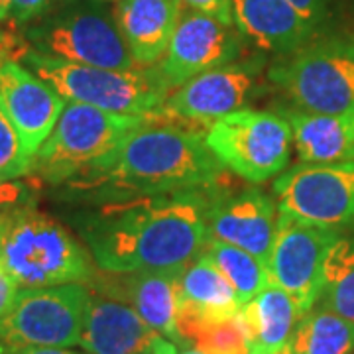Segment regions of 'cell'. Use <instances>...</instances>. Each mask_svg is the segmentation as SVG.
<instances>
[{
	"mask_svg": "<svg viewBox=\"0 0 354 354\" xmlns=\"http://www.w3.org/2000/svg\"><path fill=\"white\" fill-rule=\"evenodd\" d=\"M10 8H12V0H0V22L10 18Z\"/></svg>",
	"mask_w": 354,
	"mask_h": 354,
	"instance_id": "836d02e7",
	"label": "cell"
},
{
	"mask_svg": "<svg viewBox=\"0 0 354 354\" xmlns=\"http://www.w3.org/2000/svg\"><path fill=\"white\" fill-rule=\"evenodd\" d=\"M230 4L242 36L279 55L304 48L319 28L288 0H230Z\"/></svg>",
	"mask_w": 354,
	"mask_h": 354,
	"instance_id": "d6986e66",
	"label": "cell"
},
{
	"mask_svg": "<svg viewBox=\"0 0 354 354\" xmlns=\"http://www.w3.org/2000/svg\"><path fill=\"white\" fill-rule=\"evenodd\" d=\"M114 18L138 67H152L174 38L183 0H116Z\"/></svg>",
	"mask_w": 354,
	"mask_h": 354,
	"instance_id": "ffe728a7",
	"label": "cell"
},
{
	"mask_svg": "<svg viewBox=\"0 0 354 354\" xmlns=\"http://www.w3.org/2000/svg\"><path fill=\"white\" fill-rule=\"evenodd\" d=\"M203 252L211 258V262L230 283L241 305L248 304L270 283L264 262L234 244L209 239Z\"/></svg>",
	"mask_w": 354,
	"mask_h": 354,
	"instance_id": "d4e9b609",
	"label": "cell"
},
{
	"mask_svg": "<svg viewBox=\"0 0 354 354\" xmlns=\"http://www.w3.org/2000/svg\"><path fill=\"white\" fill-rule=\"evenodd\" d=\"M260 62H230L193 77L167 95L160 118L207 130L216 118L241 111L254 99L260 88Z\"/></svg>",
	"mask_w": 354,
	"mask_h": 354,
	"instance_id": "7c38bea8",
	"label": "cell"
},
{
	"mask_svg": "<svg viewBox=\"0 0 354 354\" xmlns=\"http://www.w3.org/2000/svg\"><path fill=\"white\" fill-rule=\"evenodd\" d=\"M183 4L189 6L191 10L213 16L216 20H221L223 24L234 26L230 0H183Z\"/></svg>",
	"mask_w": 354,
	"mask_h": 354,
	"instance_id": "f546056e",
	"label": "cell"
},
{
	"mask_svg": "<svg viewBox=\"0 0 354 354\" xmlns=\"http://www.w3.org/2000/svg\"><path fill=\"white\" fill-rule=\"evenodd\" d=\"M317 305L354 323V236L342 234L330 246Z\"/></svg>",
	"mask_w": 354,
	"mask_h": 354,
	"instance_id": "cb8c5ba5",
	"label": "cell"
},
{
	"mask_svg": "<svg viewBox=\"0 0 354 354\" xmlns=\"http://www.w3.org/2000/svg\"><path fill=\"white\" fill-rule=\"evenodd\" d=\"M153 118L106 113L67 101L57 124L32 160V174L50 185H65Z\"/></svg>",
	"mask_w": 354,
	"mask_h": 354,
	"instance_id": "52a82bcc",
	"label": "cell"
},
{
	"mask_svg": "<svg viewBox=\"0 0 354 354\" xmlns=\"http://www.w3.org/2000/svg\"><path fill=\"white\" fill-rule=\"evenodd\" d=\"M4 354H87L59 346H4Z\"/></svg>",
	"mask_w": 354,
	"mask_h": 354,
	"instance_id": "d6a6232c",
	"label": "cell"
},
{
	"mask_svg": "<svg viewBox=\"0 0 354 354\" xmlns=\"http://www.w3.org/2000/svg\"><path fill=\"white\" fill-rule=\"evenodd\" d=\"M0 264L22 290L93 283L97 274L87 246L36 207H26L0 223Z\"/></svg>",
	"mask_w": 354,
	"mask_h": 354,
	"instance_id": "3957f363",
	"label": "cell"
},
{
	"mask_svg": "<svg viewBox=\"0 0 354 354\" xmlns=\"http://www.w3.org/2000/svg\"><path fill=\"white\" fill-rule=\"evenodd\" d=\"M36 205V189L20 179H0V223L8 216Z\"/></svg>",
	"mask_w": 354,
	"mask_h": 354,
	"instance_id": "83f0119b",
	"label": "cell"
},
{
	"mask_svg": "<svg viewBox=\"0 0 354 354\" xmlns=\"http://www.w3.org/2000/svg\"><path fill=\"white\" fill-rule=\"evenodd\" d=\"M20 64L55 88L65 101L81 102L106 113L158 116L169 91L152 67L116 71L55 59L26 46Z\"/></svg>",
	"mask_w": 354,
	"mask_h": 354,
	"instance_id": "277c9868",
	"label": "cell"
},
{
	"mask_svg": "<svg viewBox=\"0 0 354 354\" xmlns=\"http://www.w3.org/2000/svg\"><path fill=\"white\" fill-rule=\"evenodd\" d=\"M65 185L88 203L211 193L225 187V167L197 130L158 114Z\"/></svg>",
	"mask_w": 354,
	"mask_h": 354,
	"instance_id": "7a4b0ae2",
	"label": "cell"
},
{
	"mask_svg": "<svg viewBox=\"0 0 354 354\" xmlns=\"http://www.w3.org/2000/svg\"><path fill=\"white\" fill-rule=\"evenodd\" d=\"M241 36L239 28L189 8L181 14L164 57L152 65L153 73L171 93L193 77L234 62L242 48Z\"/></svg>",
	"mask_w": 354,
	"mask_h": 354,
	"instance_id": "4fadbf2b",
	"label": "cell"
},
{
	"mask_svg": "<svg viewBox=\"0 0 354 354\" xmlns=\"http://www.w3.org/2000/svg\"><path fill=\"white\" fill-rule=\"evenodd\" d=\"M279 114L290 122L301 164L354 162V116L305 113L299 109H283Z\"/></svg>",
	"mask_w": 354,
	"mask_h": 354,
	"instance_id": "44dd1931",
	"label": "cell"
},
{
	"mask_svg": "<svg viewBox=\"0 0 354 354\" xmlns=\"http://www.w3.org/2000/svg\"><path fill=\"white\" fill-rule=\"evenodd\" d=\"M189 346L203 354H250L241 313L227 321L201 327L191 337Z\"/></svg>",
	"mask_w": 354,
	"mask_h": 354,
	"instance_id": "484cf974",
	"label": "cell"
},
{
	"mask_svg": "<svg viewBox=\"0 0 354 354\" xmlns=\"http://www.w3.org/2000/svg\"><path fill=\"white\" fill-rule=\"evenodd\" d=\"M18 291H20V286L8 274V270L0 264V319L8 315V311L12 309L14 301L18 297Z\"/></svg>",
	"mask_w": 354,
	"mask_h": 354,
	"instance_id": "4dcf8cb0",
	"label": "cell"
},
{
	"mask_svg": "<svg viewBox=\"0 0 354 354\" xmlns=\"http://www.w3.org/2000/svg\"><path fill=\"white\" fill-rule=\"evenodd\" d=\"M79 346L87 354H179V346L124 301L93 291Z\"/></svg>",
	"mask_w": 354,
	"mask_h": 354,
	"instance_id": "9a60e30c",
	"label": "cell"
},
{
	"mask_svg": "<svg viewBox=\"0 0 354 354\" xmlns=\"http://www.w3.org/2000/svg\"><path fill=\"white\" fill-rule=\"evenodd\" d=\"M179 272L150 270L130 274H109L101 283V293L128 304L152 329L185 348L177 329L179 311Z\"/></svg>",
	"mask_w": 354,
	"mask_h": 354,
	"instance_id": "ac0fdd59",
	"label": "cell"
},
{
	"mask_svg": "<svg viewBox=\"0 0 354 354\" xmlns=\"http://www.w3.org/2000/svg\"><path fill=\"white\" fill-rule=\"evenodd\" d=\"M32 174V156L24 150L18 130L0 106V179H20Z\"/></svg>",
	"mask_w": 354,
	"mask_h": 354,
	"instance_id": "4316f807",
	"label": "cell"
},
{
	"mask_svg": "<svg viewBox=\"0 0 354 354\" xmlns=\"http://www.w3.org/2000/svg\"><path fill=\"white\" fill-rule=\"evenodd\" d=\"M59 0H12L10 20L14 24H30L55 8Z\"/></svg>",
	"mask_w": 354,
	"mask_h": 354,
	"instance_id": "f1b7e54d",
	"label": "cell"
},
{
	"mask_svg": "<svg viewBox=\"0 0 354 354\" xmlns=\"http://www.w3.org/2000/svg\"><path fill=\"white\" fill-rule=\"evenodd\" d=\"M276 354H291V351H290V344H288V346H286V348H281V351H278V353Z\"/></svg>",
	"mask_w": 354,
	"mask_h": 354,
	"instance_id": "d590c367",
	"label": "cell"
},
{
	"mask_svg": "<svg viewBox=\"0 0 354 354\" xmlns=\"http://www.w3.org/2000/svg\"><path fill=\"white\" fill-rule=\"evenodd\" d=\"M278 225V205L264 191H225L221 187L207 203L209 239L234 244L268 262Z\"/></svg>",
	"mask_w": 354,
	"mask_h": 354,
	"instance_id": "5bb4252c",
	"label": "cell"
},
{
	"mask_svg": "<svg viewBox=\"0 0 354 354\" xmlns=\"http://www.w3.org/2000/svg\"><path fill=\"white\" fill-rule=\"evenodd\" d=\"M291 6H295L299 12L307 16L311 22H315L317 26L323 22V18L327 16V6L329 0H288Z\"/></svg>",
	"mask_w": 354,
	"mask_h": 354,
	"instance_id": "1f68e13d",
	"label": "cell"
},
{
	"mask_svg": "<svg viewBox=\"0 0 354 354\" xmlns=\"http://www.w3.org/2000/svg\"><path fill=\"white\" fill-rule=\"evenodd\" d=\"M341 236L337 230L278 213L276 236L266 262L268 281L288 291L301 315L319 301L325 258Z\"/></svg>",
	"mask_w": 354,
	"mask_h": 354,
	"instance_id": "8fae6325",
	"label": "cell"
},
{
	"mask_svg": "<svg viewBox=\"0 0 354 354\" xmlns=\"http://www.w3.org/2000/svg\"><path fill=\"white\" fill-rule=\"evenodd\" d=\"M65 99L16 59L0 62V106L18 130L24 150L34 156L65 109Z\"/></svg>",
	"mask_w": 354,
	"mask_h": 354,
	"instance_id": "2e32d148",
	"label": "cell"
},
{
	"mask_svg": "<svg viewBox=\"0 0 354 354\" xmlns=\"http://www.w3.org/2000/svg\"><path fill=\"white\" fill-rule=\"evenodd\" d=\"M213 193L97 203L77 216V230L104 274L183 270L209 241L207 203Z\"/></svg>",
	"mask_w": 354,
	"mask_h": 354,
	"instance_id": "6da1fadb",
	"label": "cell"
},
{
	"mask_svg": "<svg viewBox=\"0 0 354 354\" xmlns=\"http://www.w3.org/2000/svg\"><path fill=\"white\" fill-rule=\"evenodd\" d=\"M278 213L337 232L354 230V162L301 164L274 181Z\"/></svg>",
	"mask_w": 354,
	"mask_h": 354,
	"instance_id": "30bf717a",
	"label": "cell"
},
{
	"mask_svg": "<svg viewBox=\"0 0 354 354\" xmlns=\"http://www.w3.org/2000/svg\"><path fill=\"white\" fill-rule=\"evenodd\" d=\"M353 354H354V353H353Z\"/></svg>",
	"mask_w": 354,
	"mask_h": 354,
	"instance_id": "74e56055",
	"label": "cell"
},
{
	"mask_svg": "<svg viewBox=\"0 0 354 354\" xmlns=\"http://www.w3.org/2000/svg\"><path fill=\"white\" fill-rule=\"evenodd\" d=\"M0 354H4V346L2 344H0Z\"/></svg>",
	"mask_w": 354,
	"mask_h": 354,
	"instance_id": "8d00e7d4",
	"label": "cell"
},
{
	"mask_svg": "<svg viewBox=\"0 0 354 354\" xmlns=\"http://www.w3.org/2000/svg\"><path fill=\"white\" fill-rule=\"evenodd\" d=\"M179 354H203V353H199V351H197V348H193V346H187V348H181Z\"/></svg>",
	"mask_w": 354,
	"mask_h": 354,
	"instance_id": "e575fe53",
	"label": "cell"
},
{
	"mask_svg": "<svg viewBox=\"0 0 354 354\" xmlns=\"http://www.w3.org/2000/svg\"><path fill=\"white\" fill-rule=\"evenodd\" d=\"M241 309L234 290L205 252L179 272L177 329L185 348L201 327L232 319Z\"/></svg>",
	"mask_w": 354,
	"mask_h": 354,
	"instance_id": "e0dca14e",
	"label": "cell"
},
{
	"mask_svg": "<svg viewBox=\"0 0 354 354\" xmlns=\"http://www.w3.org/2000/svg\"><path fill=\"white\" fill-rule=\"evenodd\" d=\"M268 79L299 111L354 116V36L311 39L281 55Z\"/></svg>",
	"mask_w": 354,
	"mask_h": 354,
	"instance_id": "8992f818",
	"label": "cell"
},
{
	"mask_svg": "<svg viewBox=\"0 0 354 354\" xmlns=\"http://www.w3.org/2000/svg\"><path fill=\"white\" fill-rule=\"evenodd\" d=\"M32 50L71 64L116 71L142 69L122 38L114 12L97 0L50 10L26 28Z\"/></svg>",
	"mask_w": 354,
	"mask_h": 354,
	"instance_id": "5b68a950",
	"label": "cell"
},
{
	"mask_svg": "<svg viewBox=\"0 0 354 354\" xmlns=\"http://www.w3.org/2000/svg\"><path fill=\"white\" fill-rule=\"evenodd\" d=\"M91 295L88 283L20 288L12 309L0 319V344L75 346L81 339Z\"/></svg>",
	"mask_w": 354,
	"mask_h": 354,
	"instance_id": "9c48e42d",
	"label": "cell"
},
{
	"mask_svg": "<svg viewBox=\"0 0 354 354\" xmlns=\"http://www.w3.org/2000/svg\"><path fill=\"white\" fill-rule=\"evenodd\" d=\"M291 354H353L354 323L315 305L293 330Z\"/></svg>",
	"mask_w": 354,
	"mask_h": 354,
	"instance_id": "603a6c76",
	"label": "cell"
},
{
	"mask_svg": "<svg viewBox=\"0 0 354 354\" xmlns=\"http://www.w3.org/2000/svg\"><path fill=\"white\" fill-rule=\"evenodd\" d=\"M301 317L299 307L288 291L268 283L241 309L248 353L276 354L286 348Z\"/></svg>",
	"mask_w": 354,
	"mask_h": 354,
	"instance_id": "7402d4cb",
	"label": "cell"
},
{
	"mask_svg": "<svg viewBox=\"0 0 354 354\" xmlns=\"http://www.w3.org/2000/svg\"><path fill=\"white\" fill-rule=\"evenodd\" d=\"M203 138L218 164L250 183L279 176L290 164L293 138L281 114L241 109L211 122Z\"/></svg>",
	"mask_w": 354,
	"mask_h": 354,
	"instance_id": "ba28073f",
	"label": "cell"
}]
</instances>
